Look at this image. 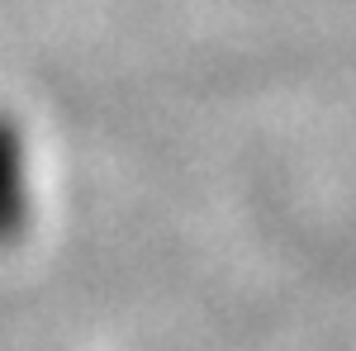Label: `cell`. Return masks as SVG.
<instances>
[{
    "label": "cell",
    "mask_w": 356,
    "mask_h": 351,
    "mask_svg": "<svg viewBox=\"0 0 356 351\" xmlns=\"http://www.w3.org/2000/svg\"><path fill=\"white\" fill-rule=\"evenodd\" d=\"M24 157H19V138L15 124L0 119V243L19 233L24 223Z\"/></svg>",
    "instance_id": "cell-1"
}]
</instances>
